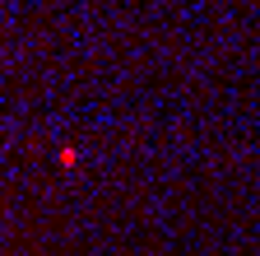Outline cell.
I'll list each match as a JSON object with an SVG mask.
<instances>
[{"mask_svg":"<svg viewBox=\"0 0 260 256\" xmlns=\"http://www.w3.org/2000/svg\"><path fill=\"white\" fill-rule=\"evenodd\" d=\"M60 168H65V173L79 168V149H75V145H65V149H60Z\"/></svg>","mask_w":260,"mask_h":256,"instance_id":"1","label":"cell"}]
</instances>
